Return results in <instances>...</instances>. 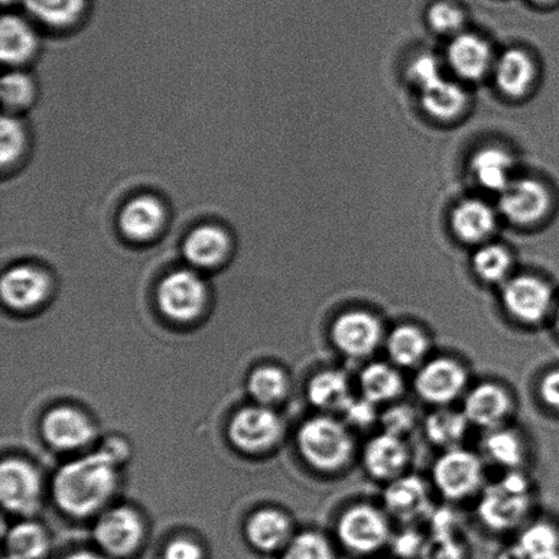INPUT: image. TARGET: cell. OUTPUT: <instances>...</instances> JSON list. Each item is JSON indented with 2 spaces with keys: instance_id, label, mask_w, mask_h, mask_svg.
<instances>
[{
  "instance_id": "8",
  "label": "cell",
  "mask_w": 559,
  "mask_h": 559,
  "mask_svg": "<svg viewBox=\"0 0 559 559\" xmlns=\"http://www.w3.org/2000/svg\"><path fill=\"white\" fill-rule=\"evenodd\" d=\"M500 300L507 318L518 326L539 329L551 323L558 298L546 280L518 275L502 285Z\"/></svg>"
},
{
  "instance_id": "42",
  "label": "cell",
  "mask_w": 559,
  "mask_h": 559,
  "mask_svg": "<svg viewBox=\"0 0 559 559\" xmlns=\"http://www.w3.org/2000/svg\"><path fill=\"white\" fill-rule=\"evenodd\" d=\"M0 141H2L0 160H2L3 167L10 166L22 155L26 142L25 131L19 120L11 117L2 119Z\"/></svg>"
},
{
  "instance_id": "12",
  "label": "cell",
  "mask_w": 559,
  "mask_h": 559,
  "mask_svg": "<svg viewBox=\"0 0 559 559\" xmlns=\"http://www.w3.org/2000/svg\"><path fill=\"white\" fill-rule=\"evenodd\" d=\"M283 436V419L271 407L260 404L240 409L229 425L231 442L243 452L270 451Z\"/></svg>"
},
{
  "instance_id": "3",
  "label": "cell",
  "mask_w": 559,
  "mask_h": 559,
  "mask_svg": "<svg viewBox=\"0 0 559 559\" xmlns=\"http://www.w3.org/2000/svg\"><path fill=\"white\" fill-rule=\"evenodd\" d=\"M296 447L305 463L316 473L340 476L359 456L356 435L337 415L316 414L296 431Z\"/></svg>"
},
{
  "instance_id": "1",
  "label": "cell",
  "mask_w": 559,
  "mask_h": 559,
  "mask_svg": "<svg viewBox=\"0 0 559 559\" xmlns=\"http://www.w3.org/2000/svg\"><path fill=\"white\" fill-rule=\"evenodd\" d=\"M119 464L103 449L63 465L53 480L58 507L70 516H92L111 500L118 486Z\"/></svg>"
},
{
  "instance_id": "11",
  "label": "cell",
  "mask_w": 559,
  "mask_h": 559,
  "mask_svg": "<svg viewBox=\"0 0 559 559\" xmlns=\"http://www.w3.org/2000/svg\"><path fill=\"white\" fill-rule=\"evenodd\" d=\"M381 506L394 523L416 525L435 511V490L429 479L413 473L382 486Z\"/></svg>"
},
{
  "instance_id": "9",
  "label": "cell",
  "mask_w": 559,
  "mask_h": 559,
  "mask_svg": "<svg viewBox=\"0 0 559 559\" xmlns=\"http://www.w3.org/2000/svg\"><path fill=\"white\" fill-rule=\"evenodd\" d=\"M460 408L473 429L485 432L513 424L519 411V400L507 383L481 380L473 382L460 403Z\"/></svg>"
},
{
  "instance_id": "39",
  "label": "cell",
  "mask_w": 559,
  "mask_h": 559,
  "mask_svg": "<svg viewBox=\"0 0 559 559\" xmlns=\"http://www.w3.org/2000/svg\"><path fill=\"white\" fill-rule=\"evenodd\" d=\"M421 421H424V415L420 414L419 408L413 403L404 402L403 399L381 408L378 430L411 440L416 431H420Z\"/></svg>"
},
{
  "instance_id": "41",
  "label": "cell",
  "mask_w": 559,
  "mask_h": 559,
  "mask_svg": "<svg viewBox=\"0 0 559 559\" xmlns=\"http://www.w3.org/2000/svg\"><path fill=\"white\" fill-rule=\"evenodd\" d=\"M380 414L378 405L356 393L338 416L356 435V431H370L378 427Z\"/></svg>"
},
{
  "instance_id": "6",
  "label": "cell",
  "mask_w": 559,
  "mask_h": 559,
  "mask_svg": "<svg viewBox=\"0 0 559 559\" xmlns=\"http://www.w3.org/2000/svg\"><path fill=\"white\" fill-rule=\"evenodd\" d=\"M386 332L385 321L376 311L353 307L333 318L328 336L340 358L364 365L382 350Z\"/></svg>"
},
{
  "instance_id": "36",
  "label": "cell",
  "mask_w": 559,
  "mask_h": 559,
  "mask_svg": "<svg viewBox=\"0 0 559 559\" xmlns=\"http://www.w3.org/2000/svg\"><path fill=\"white\" fill-rule=\"evenodd\" d=\"M24 4L36 20L51 27L75 24L86 9V0H24Z\"/></svg>"
},
{
  "instance_id": "24",
  "label": "cell",
  "mask_w": 559,
  "mask_h": 559,
  "mask_svg": "<svg viewBox=\"0 0 559 559\" xmlns=\"http://www.w3.org/2000/svg\"><path fill=\"white\" fill-rule=\"evenodd\" d=\"M473 426L459 407H438L429 408V413L424 415L420 432L430 447L438 452L449 451L459 447H464Z\"/></svg>"
},
{
  "instance_id": "44",
  "label": "cell",
  "mask_w": 559,
  "mask_h": 559,
  "mask_svg": "<svg viewBox=\"0 0 559 559\" xmlns=\"http://www.w3.org/2000/svg\"><path fill=\"white\" fill-rule=\"evenodd\" d=\"M536 397L547 413L559 416V366L545 370L536 381Z\"/></svg>"
},
{
  "instance_id": "17",
  "label": "cell",
  "mask_w": 559,
  "mask_h": 559,
  "mask_svg": "<svg viewBox=\"0 0 559 559\" xmlns=\"http://www.w3.org/2000/svg\"><path fill=\"white\" fill-rule=\"evenodd\" d=\"M478 451L487 467L501 473L527 469L531 460L528 437L514 424L481 432Z\"/></svg>"
},
{
  "instance_id": "7",
  "label": "cell",
  "mask_w": 559,
  "mask_h": 559,
  "mask_svg": "<svg viewBox=\"0 0 559 559\" xmlns=\"http://www.w3.org/2000/svg\"><path fill=\"white\" fill-rule=\"evenodd\" d=\"M473 382L467 361L454 355L435 354L414 371L411 388L426 407H454L462 403Z\"/></svg>"
},
{
  "instance_id": "32",
  "label": "cell",
  "mask_w": 559,
  "mask_h": 559,
  "mask_svg": "<svg viewBox=\"0 0 559 559\" xmlns=\"http://www.w3.org/2000/svg\"><path fill=\"white\" fill-rule=\"evenodd\" d=\"M513 162L507 152L498 147H486L473 157L471 173L481 188L492 191H503L511 180Z\"/></svg>"
},
{
  "instance_id": "2",
  "label": "cell",
  "mask_w": 559,
  "mask_h": 559,
  "mask_svg": "<svg viewBox=\"0 0 559 559\" xmlns=\"http://www.w3.org/2000/svg\"><path fill=\"white\" fill-rule=\"evenodd\" d=\"M475 503L481 528L495 535H514L536 518L538 485L528 469L501 473L500 478L487 481Z\"/></svg>"
},
{
  "instance_id": "31",
  "label": "cell",
  "mask_w": 559,
  "mask_h": 559,
  "mask_svg": "<svg viewBox=\"0 0 559 559\" xmlns=\"http://www.w3.org/2000/svg\"><path fill=\"white\" fill-rule=\"evenodd\" d=\"M37 38L29 24L16 15H4L0 25V55L4 63L15 66L33 57Z\"/></svg>"
},
{
  "instance_id": "45",
  "label": "cell",
  "mask_w": 559,
  "mask_h": 559,
  "mask_svg": "<svg viewBox=\"0 0 559 559\" xmlns=\"http://www.w3.org/2000/svg\"><path fill=\"white\" fill-rule=\"evenodd\" d=\"M408 74L420 91L442 79L440 63L431 55H420L416 58L409 66Z\"/></svg>"
},
{
  "instance_id": "33",
  "label": "cell",
  "mask_w": 559,
  "mask_h": 559,
  "mask_svg": "<svg viewBox=\"0 0 559 559\" xmlns=\"http://www.w3.org/2000/svg\"><path fill=\"white\" fill-rule=\"evenodd\" d=\"M420 92L426 112L438 120L457 118L467 106V95L463 87L451 81L440 79Z\"/></svg>"
},
{
  "instance_id": "47",
  "label": "cell",
  "mask_w": 559,
  "mask_h": 559,
  "mask_svg": "<svg viewBox=\"0 0 559 559\" xmlns=\"http://www.w3.org/2000/svg\"><path fill=\"white\" fill-rule=\"evenodd\" d=\"M104 452H107L109 456H111L115 462L119 465L124 462L129 456V448L126 443L120 440V438H111L102 448Z\"/></svg>"
},
{
  "instance_id": "29",
  "label": "cell",
  "mask_w": 559,
  "mask_h": 559,
  "mask_svg": "<svg viewBox=\"0 0 559 559\" xmlns=\"http://www.w3.org/2000/svg\"><path fill=\"white\" fill-rule=\"evenodd\" d=\"M495 75L502 93L509 97H522L534 84L535 64L528 53L509 49L497 60Z\"/></svg>"
},
{
  "instance_id": "16",
  "label": "cell",
  "mask_w": 559,
  "mask_h": 559,
  "mask_svg": "<svg viewBox=\"0 0 559 559\" xmlns=\"http://www.w3.org/2000/svg\"><path fill=\"white\" fill-rule=\"evenodd\" d=\"M0 498L11 513H35L41 501V478L37 469L24 460H4L0 468Z\"/></svg>"
},
{
  "instance_id": "48",
  "label": "cell",
  "mask_w": 559,
  "mask_h": 559,
  "mask_svg": "<svg viewBox=\"0 0 559 559\" xmlns=\"http://www.w3.org/2000/svg\"><path fill=\"white\" fill-rule=\"evenodd\" d=\"M63 559H109L107 557H104L102 555H97V552L93 551H75L73 555H69L68 557H64Z\"/></svg>"
},
{
  "instance_id": "23",
  "label": "cell",
  "mask_w": 559,
  "mask_h": 559,
  "mask_svg": "<svg viewBox=\"0 0 559 559\" xmlns=\"http://www.w3.org/2000/svg\"><path fill=\"white\" fill-rule=\"evenodd\" d=\"M51 289L49 277L37 267L15 266L4 273L2 278V298L14 310H31L47 299Z\"/></svg>"
},
{
  "instance_id": "28",
  "label": "cell",
  "mask_w": 559,
  "mask_h": 559,
  "mask_svg": "<svg viewBox=\"0 0 559 559\" xmlns=\"http://www.w3.org/2000/svg\"><path fill=\"white\" fill-rule=\"evenodd\" d=\"M185 257L191 265L207 270L221 265L229 253V238L223 228L201 226L189 234Z\"/></svg>"
},
{
  "instance_id": "35",
  "label": "cell",
  "mask_w": 559,
  "mask_h": 559,
  "mask_svg": "<svg viewBox=\"0 0 559 559\" xmlns=\"http://www.w3.org/2000/svg\"><path fill=\"white\" fill-rule=\"evenodd\" d=\"M8 555L19 559H43L49 550V538L40 524L21 523L10 530Z\"/></svg>"
},
{
  "instance_id": "21",
  "label": "cell",
  "mask_w": 559,
  "mask_h": 559,
  "mask_svg": "<svg viewBox=\"0 0 559 559\" xmlns=\"http://www.w3.org/2000/svg\"><path fill=\"white\" fill-rule=\"evenodd\" d=\"M550 195L544 185L533 179H520L501 191L500 207L512 223L528 226L539 222L549 211Z\"/></svg>"
},
{
  "instance_id": "43",
  "label": "cell",
  "mask_w": 559,
  "mask_h": 559,
  "mask_svg": "<svg viewBox=\"0 0 559 559\" xmlns=\"http://www.w3.org/2000/svg\"><path fill=\"white\" fill-rule=\"evenodd\" d=\"M33 84L29 76L22 73L4 75L0 95L5 107L10 109L24 108L32 102Z\"/></svg>"
},
{
  "instance_id": "4",
  "label": "cell",
  "mask_w": 559,
  "mask_h": 559,
  "mask_svg": "<svg viewBox=\"0 0 559 559\" xmlns=\"http://www.w3.org/2000/svg\"><path fill=\"white\" fill-rule=\"evenodd\" d=\"M393 524L381 503L350 502L337 514L334 540L340 550L355 558L376 557L391 546Z\"/></svg>"
},
{
  "instance_id": "52",
  "label": "cell",
  "mask_w": 559,
  "mask_h": 559,
  "mask_svg": "<svg viewBox=\"0 0 559 559\" xmlns=\"http://www.w3.org/2000/svg\"><path fill=\"white\" fill-rule=\"evenodd\" d=\"M3 559H19V558H15V557H13V556H9V555H8V556H5Z\"/></svg>"
},
{
  "instance_id": "25",
  "label": "cell",
  "mask_w": 559,
  "mask_h": 559,
  "mask_svg": "<svg viewBox=\"0 0 559 559\" xmlns=\"http://www.w3.org/2000/svg\"><path fill=\"white\" fill-rule=\"evenodd\" d=\"M166 223V212L162 202L151 195L131 200L120 215V228L126 238L134 242H147L162 231Z\"/></svg>"
},
{
  "instance_id": "38",
  "label": "cell",
  "mask_w": 559,
  "mask_h": 559,
  "mask_svg": "<svg viewBox=\"0 0 559 559\" xmlns=\"http://www.w3.org/2000/svg\"><path fill=\"white\" fill-rule=\"evenodd\" d=\"M338 546L321 531H304L295 534L283 550L282 559H337Z\"/></svg>"
},
{
  "instance_id": "5",
  "label": "cell",
  "mask_w": 559,
  "mask_h": 559,
  "mask_svg": "<svg viewBox=\"0 0 559 559\" xmlns=\"http://www.w3.org/2000/svg\"><path fill=\"white\" fill-rule=\"evenodd\" d=\"M429 480L435 495L449 506L478 500L487 485V464L478 449L459 447L438 452Z\"/></svg>"
},
{
  "instance_id": "15",
  "label": "cell",
  "mask_w": 559,
  "mask_h": 559,
  "mask_svg": "<svg viewBox=\"0 0 559 559\" xmlns=\"http://www.w3.org/2000/svg\"><path fill=\"white\" fill-rule=\"evenodd\" d=\"M145 530L139 513L130 508H114L103 514L95 528V539L109 557L133 556L144 540Z\"/></svg>"
},
{
  "instance_id": "40",
  "label": "cell",
  "mask_w": 559,
  "mask_h": 559,
  "mask_svg": "<svg viewBox=\"0 0 559 559\" xmlns=\"http://www.w3.org/2000/svg\"><path fill=\"white\" fill-rule=\"evenodd\" d=\"M426 19L432 31L440 35H459L465 25V13L452 0H436L426 11Z\"/></svg>"
},
{
  "instance_id": "10",
  "label": "cell",
  "mask_w": 559,
  "mask_h": 559,
  "mask_svg": "<svg viewBox=\"0 0 559 559\" xmlns=\"http://www.w3.org/2000/svg\"><path fill=\"white\" fill-rule=\"evenodd\" d=\"M358 462L367 478L385 486L411 473L414 448L407 438L378 430L361 443Z\"/></svg>"
},
{
  "instance_id": "34",
  "label": "cell",
  "mask_w": 559,
  "mask_h": 559,
  "mask_svg": "<svg viewBox=\"0 0 559 559\" xmlns=\"http://www.w3.org/2000/svg\"><path fill=\"white\" fill-rule=\"evenodd\" d=\"M248 389L257 404L272 407L288 397L290 380L287 372L280 367L262 366L251 372Z\"/></svg>"
},
{
  "instance_id": "49",
  "label": "cell",
  "mask_w": 559,
  "mask_h": 559,
  "mask_svg": "<svg viewBox=\"0 0 559 559\" xmlns=\"http://www.w3.org/2000/svg\"><path fill=\"white\" fill-rule=\"evenodd\" d=\"M550 325L552 326V329H555L557 337L559 338V299L557 301V307H556L555 316H552V320H551Z\"/></svg>"
},
{
  "instance_id": "37",
  "label": "cell",
  "mask_w": 559,
  "mask_h": 559,
  "mask_svg": "<svg viewBox=\"0 0 559 559\" xmlns=\"http://www.w3.org/2000/svg\"><path fill=\"white\" fill-rule=\"evenodd\" d=\"M473 267L481 283L502 287L512 277L513 260L502 246L487 245L476 251Z\"/></svg>"
},
{
  "instance_id": "30",
  "label": "cell",
  "mask_w": 559,
  "mask_h": 559,
  "mask_svg": "<svg viewBox=\"0 0 559 559\" xmlns=\"http://www.w3.org/2000/svg\"><path fill=\"white\" fill-rule=\"evenodd\" d=\"M496 222L491 207L478 200L462 202L451 218L454 234L467 243H479L489 238L495 231Z\"/></svg>"
},
{
  "instance_id": "18",
  "label": "cell",
  "mask_w": 559,
  "mask_h": 559,
  "mask_svg": "<svg viewBox=\"0 0 559 559\" xmlns=\"http://www.w3.org/2000/svg\"><path fill=\"white\" fill-rule=\"evenodd\" d=\"M356 393L383 408L400 402L407 391L404 371L388 359H371L360 365L355 378Z\"/></svg>"
},
{
  "instance_id": "14",
  "label": "cell",
  "mask_w": 559,
  "mask_h": 559,
  "mask_svg": "<svg viewBox=\"0 0 559 559\" xmlns=\"http://www.w3.org/2000/svg\"><path fill=\"white\" fill-rule=\"evenodd\" d=\"M382 350L385 359L399 369L414 372L435 355V342L421 323L403 321L388 328Z\"/></svg>"
},
{
  "instance_id": "20",
  "label": "cell",
  "mask_w": 559,
  "mask_h": 559,
  "mask_svg": "<svg viewBox=\"0 0 559 559\" xmlns=\"http://www.w3.org/2000/svg\"><path fill=\"white\" fill-rule=\"evenodd\" d=\"M43 436L57 451H75L95 440L96 429L90 418L73 407H57L43 420Z\"/></svg>"
},
{
  "instance_id": "22",
  "label": "cell",
  "mask_w": 559,
  "mask_h": 559,
  "mask_svg": "<svg viewBox=\"0 0 559 559\" xmlns=\"http://www.w3.org/2000/svg\"><path fill=\"white\" fill-rule=\"evenodd\" d=\"M501 559H559V525L536 516L513 535Z\"/></svg>"
},
{
  "instance_id": "19",
  "label": "cell",
  "mask_w": 559,
  "mask_h": 559,
  "mask_svg": "<svg viewBox=\"0 0 559 559\" xmlns=\"http://www.w3.org/2000/svg\"><path fill=\"white\" fill-rule=\"evenodd\" d=\"M356 394L355 381L340 367L318 370L306 383V399L317 414L340 415Z\"/></svg>"
},
{
  "instance_id": "46",
  "label": "cell",
  "mask_w": 559,
  "mask_h": 559,
  "mask_svg": "<svg viewBox=\"0 0 559 559\" xmlns=\"http://www.w3.org/2000/svg\"><path fill=\"white\" fill-rule=\"evenodd\" d=\"M164 559H204V551L197 542L178 538L169 542L164 550Z\"/></svg>"
},
{
  "instance_id": "26",
  "label": "cell",
  "mask_w": 559,
  "mask_h": 559,
  "mask_svg": "<svg viewBox=\"0 0 559 559\" xmlns=\"http://www.w3.org/2000/svg\"><path fill=\"white\" fill-rule=\"evenodd\" d=\"M491 49L474 33H459L448 48V62L465 80H479L491 66Z\"/></svg>"
},
{
  "instance_id": "51",
  "label": "cell",
  "mask_w": 559,
  "mask_h": 559,
  "mask_svg": "<svg viewBox=\"0 0 559 559\" xmlns=\"http://www.w3.org/2000/svg\"><path fill=\"white\" fill-rule=\"evenodd\" d=\"M3 4L5 5H9V4H16V3H24V0H2Z\"/></svg>"
},
{
  "instance_id": "13",
  "label": "cell",
  "mask_w": 559,
  "mask_h": 559,
  "mask_svg": "<svg viewBox=\"0 0 559 559\" xmlns=\"http://www.w3.org/2000/svg\"><path fill=\"white\" fill-rule=\"evenodd\" d=\"M157 304L169 320L193 321L206 304L205 284L194 272H174L158 285Z\"/></svg>"
},
{
  "instance_id": "27",
  "label": "cell",
  "mask_w": 559,
  "mask_h": 559,
  "mask_svg": "<svg viewBox=\"0 0 559 559\" xmlns=\"http://www.w3.org/2000/svg\"><path fill=\"white\" fill-rule=\"evenodd\" d=\"M246 535L257 550L273 552L283 551L295 534L287 514L275 509H264L250 518Z\"/></svg>"
},
{
  "instance_id": "50",
  "label": "cell",
  "mask_w": 559,
  "mask_h": 559,
  "mask_svg": "<svg viewBox=\"0 0 559 559\" xmlns=\"http://www.w3.org/2000/svg\"><path fill=\"white\" fill-rule=\"evenodd\" d=\"M531 2L538 5H550L558 3L559 0H531Z\"/></svg>"
}]
</instances>
